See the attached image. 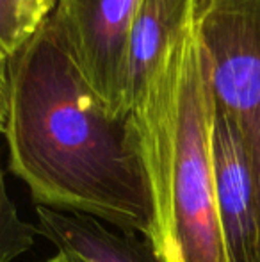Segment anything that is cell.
I'll return each instance as SVG.
<instances>
[{
    "mask_svg": "<svg viewBox=\"0 0 260 262\" xmlns=\"http://www.w3.org/2000/svg\"><path fill=\"white\" fill-rule=\"evenodd\" d=\"M9 169L39 207L152 241V182L134 114H116L80 73L56 14L9 59Z\"/></svg>",
    "mask_w": 260,
    "mask_h": 262,
    "instance_id": "1",
    "label": "cell"
},
{
    "mask_svg": "<svg viewBox=\"0 0 260 262\" xmlns=\"http://www.w3.org/2000/svg\"><path fill=\"white\" fill-rule=\"evenodd\" d=\"M195 24L134 111L155 207L150 246L159 262H228L216 202L214 98Z\"/></svg>",
    "mask_w": 260,
    "mask_h": 262,
    "instance_id": "2",
    "label": "cell"
},
{
    "mask_svg": "<svg viewBox=\"0 0 260 262\" xmlns=\"http://www.w3.org/2000/svg\"><path fill=\"white\" fill-rule=\"evenodd\" d=\"M195 25L214 105L239 136L260 212V0H198Z\"/></svg>",
    "mask_w": 260,
    "mask_h": 262,
    "instance_id": "3",
    "label": "cell"
},
{
    "mask_svg": "<svg viewBox=\"0 0 260 262\" xmlns=\"http://www.w3.org/2000/svg\"><path fill=\"white\" fill-rule=\"evenodd\" d=\"M143 0H57L56 14L80 73L116 114L125 109L123 72Z\"/></svg>",
    "mask_w": 260,
    "mask_h": 262,
    "instance_id": "4",
    "label": "cell"
},
{
    "mask_svg": "<svg viewBox=\"0 0 260 262\" xmlns=\"http://www.w3.org/2000/svg\"><path fill=\"white\" fill-rule=\"evenodd\" d=\"M219 228L228 262H260V212L243 146L230 120L214 105L212 134Z\"/></svg>",
    "mask_w": 260,
    "mask_h": 262,
    "instance_id": "5",
    "label": "cell"
},
{
    "mask_svg": "<svg viewBox=\"0 0 260 262\" xmlns=\"http://www.w3.org/2000/svg\"><path fill=\"white\" fill-rule=\"evenodd\" d=\"M198 0H143L132 24L123 72L127 113L134 114L182 36L196 20Z\"/></svg>",
    "mask_w": 260,
    "mask_h": 262,
    "instance_id": "6",
    "label": "cell"
},
{
    "mask_svg": "<svg viewBox=\"0 0 260 262\" xmlns=\"http://www.w3.org/2000/svg\"><path fill=\"white\" fill-rule=\"evenodd\" d=\"M38 230L75 262H159L150 243L116 234L98 220L36 205Z\"/></svg>",
    "mask_w": 260,
    "mask_h": 262,
    "instance_id": "7",
    "label": "cell"
},
{
    "mask_svg": "<svg viewBox=\"0 0 260 262\" xmlns=\"http://www.w3.org/2000/svg\"><path fill=\"white\" fill-rule=\"evenodd\" d=\"M57 0H0V54L13 59L56 11Z\"/></svg>",
    "mask_w": 260,
    "mask_h": 262,
    "instance_id": "8",
    "label": "cell"
},
{
    "mask_svg": "<svg viewBox=\"0 0 260 262\" xmlns=\"http://www.w3.org/2000/svg\"><path fill=\"white\" fill-rule=\"evenodd\" d=\"M38 227L23 221L7 193L6 179L0 166V262H13L32 248Z\"/></svg>",
    "mask_w": 260,
    "mask_h": 262,
    "instance_id": "9",
    "label": "cell"
},
{
    "mask_svg": "<svg viewBox=\"0 0 260 262\" xmlns=\"http://www.w3.org/2000/svg\"><path fill=\"white\" fill-rule=\"evenodd\" d=\"M9 59L0 55V134H4L7 120V105H9Z\"/></svg>",
    "mask_w": 260,
    "mask_h": 262,
    "instance_id": "10",
    "label": "cell"
},
{
    "mask_svg": "<svg viewBox=\"0 0 260 262\" xmlns=\"http://www.w3.org/2000/svg\"><path fill=\"white\" fill-rule=\"evenodd\" d=\"M46 262H75V260L69 259V257H66L64 253H57L56 257H52V259H49Z\"/></svg>",
    "mask_w": 260,
    "mask_h": 262,
    "instance_id": "11",
    "label": "cell"
},
{
    "mask_svg": "<svg viewBox=\"0 0 260 262\" xmlns=\"http://www.w3.org/2000/svg\"><path fill=\"white\" fill-rule=\"evenodd\" d=\"M0 55H2V54H0Z\"/></svg>",
    "mask_w": 260,
    "mask_h": 262,
    "instance_id": "12",
    "label": "cell"
}]
</instances>
